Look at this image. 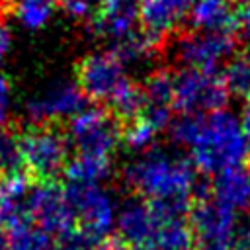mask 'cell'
I'll return each instance as SVG.
<instances>
[{"label": "cell", "mask_w": 250, "mask_h": 250, "mask_svg": "<svg viewBox=\"0 0 250 250\" xmlns=\"http://www.w3.org/2000/svg\"><path fill=\"white\" fill-rule=\"evenodd\" d=\"M248 152L250 139L234 113L219 109L203 115L199 137L191 146V158L199 170L221 174L238 168Z\"/></svg>", "instance_id": "6da1fadb"}, {"label": "cell", "mask_w": 250, "mask_h": 250, "mask_svg": "<svg viewBox=\"0 0 250 250\" xmlns=\"http://www.w3.org/2000/svg\"><path fill=\"white\" fill-rule=\"evenodd\" d=\"M125 178L137 189L156 199L184 197L193 186V172L186 160L168 156L160 148L145 152L125 168Z\"/></svg>", "instance_id": "7a4b0ae2"}, {"label": "cell", "mask_w": 250, "mask_h": 250, "mask_svg": "<svg viewBox=\"0 0 250 250\" xmlns=\"http://www.w3.org/2000/svg\"><path fill=\"white\" fill-rule=\"evenodd\" d=\"M227 102L229 90L217 72L184 68L174 76V107L180 113H211L223 109Z\"/></svg>", "instance_id": "3957f363"}, {"label": "cell", "mask_w": 250, "mask_h": 250, "mask_svg": "<svg viewBox=\"0 0 250 250\" xmlns=\"http://www.w3.org/2000/svg\"><path fill=\"white\" fill-rule=\"evenodd\" d=\"M23 164L39 178L55 176L66 162V137L51 125H33L20 137Z\"/></svg>", "instance_id": "277c9868"}, {"label": "cell", "mask_w": 250, "mask_h": 250, "mask_svg": "<svg viewBox=\"0 0 250 250\" xmlns=\"http://www.w3.org/2000/svg\"><path fill=\"white\" fill-rule=\"evenodd\" d=\"M236 49V41L230 33L215 31H189L180 35L174 43V55L186 68L203 72H217V66L227 61Z\"/></svg>", "instance_id": "5b68a950"}, {"label": "cell", "mask_w": 250, "mask_h": 250, "mask_svg": "<svg viewBox=\"0 0 250 250\" xmlns=\"http://www.w3.org/2000/svg\"><path fill=\"white\" fill-rule=\"evenodd\" d=\"M86 96L78 82L55 80L37 96L25 102V115L33 125H47L49 121L74 117L86 109Z\"/></svg>", "instance_id": "8992f818"}, {"label": "cell", "mask_w": 250, "mask_h": 250, "mask_svg": "<svg viewBox=\"0 0 250 250\" xmlns=\"http://www.w3.org/2000/svg\"><path fill=\"white\" fill-rule=\"evenodd\" d=\"M117 123L100 107H86L68 123V139L80 154L107 158L119 141Z\"/></svg>", "instance_id": "52a82bcc"}, {"label": "cell", "mask_w": 250, "mask_h": 250, "mask_svg": "<svg viewBox=\"0 0 250 250\" xmlns=\"http://www.w3.org/2000/svg\"><path fill=\"white\" fill-rule=\"evenodd\" d=\"M76 78L84 96L96 102H109L115 90L127 80L125 64L111 49L86 55L76 66Z\"/></svg>", "instance_id": "ba28073f"}, {"label": "cell", "mask_w": 250, "mask_h": 250, "mask_svg": "<svg viewBox=\"0 0 250 250\" xmlns=\"http://www.w3.org/2000/svg\"><path fill=\"white\" fill-rule=\"evenodd\" d=\"M137 23H139L137 0H100L98 12L90 23V31L98 37L119 43L135 33Z\"/></svg>", "instance_id": "9c48e42d"}, {"label": "cell", "mask_w": 250, "mask_h": 250, "mask_svg": "<svg viewBox=\"0 0 250 250\" xmlns=\"http://www.w3.org/2000/svg\"><path fill=\"white\" fill-rule=\"evenodd\" d=\"M66 203L70 207V211H76L82 221L84 227L92 232L104 230L109 223H111V203L109 197L94 184H72L66 191H64Z\"/></svg>", "instance_id": "30bf717a"}, {"label": "cell", "mask_w": 250, "mask_h": 250, "mask_svg": "<svg viewBox=\"0 0 250 250\" xmlns=\"http://www.w3.org/2000/svg\"><path fill=\"white\" fill-rule=\"evenodd\" d=\"M145 109L141 119H145L156 133L160 129H168L174 109V76L166 70L152 72L145 86Z\"/></svg>", "instance_id": "8fae6325"}, {"label": "cell", "mask_w": 250, "mask_h": 250, "mask_svg": "<svg viewBox=\"0 0 250 250\" xmlns=\"http://www.w3.org/2000/svg\"><path fill=\"white\" fill-rule=\"evenodd\" d=\"M195 0H141L139 2V21L143 31L162 39V35L176 29Z\"/></svg>", "instance_id": "7c38bea8"}, {"label": "cell", "mask_w": 250, "mask_h": 250, "mask_svg": "<svg viewBox=\"0 0 250 250\" xmlns=\"http://www.w3.org/2000/svg\"><path fill=\"white\" fill-rule=\"evenodd\" d=\"M189 21L195 31L230 33L240 27L238 6L230 0H195L189 10Z\"/></svg>", "instance_id": "4fadbf2b"}, {"label": "cell", "mask_w": 250, "mask_h": 250, "mask_svg": "<svg viewBox=\"0 0 250 250\" xmlns=\"http://www.w3.org/2000/svg\"><path fill=\"white\" fill-rule=\"evenodd\" d=\"M27 211L47 230L62 229L70 217V207L64 193L53 186H39L27 193Z\"/></svg>", "instance_id": "5bb4252c"}, {"label": "cell", "mask_w": 250, "mask_h": 250, "mask_svg": "<svg viewBox=\"0 0 250 250\" xmlns=\"http://www.w3.org/2000/svg\"><path fill=\"white\" fill-rule=\"evenodd\" d=\"M215 193L227 207H244L250 203V174L246 170L230 168L217 176Z\"/></svg>", "instance_id": "9a60e30c"}, {"label": "cell", "mask_w": 250, "mask_h": 250, "mask_svg": "<svg viewBox=\"0 0 250 250\" xmlns=\"http://www.w3.org/2000/svg\"><path fill=\"white\" fill-rule=\"evenodd\" d=\"M193 223H195V229L199 230V234L205 236L209 240V244H213L215 236L229 234L230 223H232V213H230V207H227L221 201H215V203L205 201L193 211Z\"/></svg>", "instance_id": "2e32d148"}, {"label": "cell", "mask_w": 250, "mask_h": 250, "mask_svg": "<svg viewBox=\"0 0 250 250\" xmlns=\"http://www.w3.org/2000/svg\"><path fill=\"white\" fill-rule=\"evenodd\" d=\"M160 41L162 39H158L146 31H135L127 39L115 43V47L111 51L121 59L123 64H143L154 55Z\"/></svg>", "instance_id": "e0dca14e"}, {"label": "cell", "mask_w": 250, "mask_h": 250, "mask_svg": "<svg viewBox=\"0 0 250 250\" xmlns=\"http://www.w3.org/2000/svg\"><path fill=\"white\" fill-rule=\"evenodd\" d=\"M107 104L111 105V111L115 113L117 119H121L125 123L137 121L143 115V109H145V94H143V88H139L131 80H125L115 90V94L111 96V100Z\"/></svg>", "instance_id": "ac0fdd59"}, {"label": "cell", "mask_w": 250, "mask_h": 250, "mask_svg": "<svg viewBox=\"0 0 250 250\" xmlns=\"http://www.w3.org/2000/svg\"><path fill=\"white\" fill-rule=\"evenodd\" d=\"M107 158L90 156V154H76L66 166L64 174L70 178L72 184H94L107 174Z\"/></svg>", "instance_id": "d6986e66"}, {"label": "cell", "mask_w": 250, "mask_h": 250, "mask_svg": "<svg viewBox=\"0 0 250 250\" xmlns=\"http://www.w3.org/2000/svg\"><path fill=\"white\" fill-rule=\"evenodd\" d=\"M55 6L57 0H16L14 14L25 29L35 31L49 21Z\"/></svg>", "instance_id": "ffe728a7"}, {"label": "cell", "mask_w": 250, "mask_h": 250, "mask_svg": "<svg viewBox=\"0 0 250 250\" xmlns=\"http://www.w3.org/2000/svg\"><path fill=\"white\" fill-rule=\"evenodd\" d=\"M229 94L246 98L250 102V53L232 57L223 72Z\"/></svg>", "instance_id": "44dd1931"}, {"label": "cell", "mask_w": 250, "mask_h": 250, "mask_svg": "<svg viewBox=\"0 0 250 250\" xmlns=\"http://www.w3.org/2000/svg\"><path fill=\"white\" fill-rule=\"evenodd\" d=\"M119 227L129 238L141 240L152 229V215L141 203H129L121 213Z\"/></svg>", "instance_id": "7402d4cb"}, {"label": "cell", "mask_w": 250, "mask_h": 250, "mask_svg": "<svg viewBox=\"0 0 250 250\" xmlns=\"http://www.w3.org/2000/svg\"><path fill=\"white\" fill-rule=\"evenodd\" d=\"M201 121H203V115H197V113H180V115H176L168 125V135H170L172 143L191 148L195 145L197 137H199Z\"/></svg>", "instance_id": "603a6c76"}, {"label": "cell", "mask_w": 250, "mask_h": 250, "mask_svg": "<svg viewBox=\"0 0 250 250\" xmlns=\"http://www.w3.org/2000/svg\"><path fill=\"white\" fill-rule=\"evenodd\" d=\"M23 164V154H21V143L20 137L8 131L0 133V172L16 174L18 168Z\"/></svg>", "instance_id": "cb8c5ba5"}, {"label": "cell", "mask_w": 250, "mask_h": 250, "mask_svg": "<svg viewBox=\"0 0 250 250\" xmlns=\"http://www.w3.org/2000/svg\"><path fill=\"white\" fill-rule=\"evenodd\" d=\"M154 135L156 131L145 121V119H137V121H131L127 123L125 131L121 133V139L123 143L131 148V150H145L150 146V143L154 141Z\"/></svg>", "instance_id": "d4e9b609"}, {"label": "cell", "mask_w": 250, "mask_h": 250, "mask_svg": "<svg viewBox=\"0 0 250 250\" xmlns=\"http://www.w3.org/2000/svg\"><path fill=\"white\" fill-rule=\"evenodd\" d=\"M10 250H53V246L45 234L33 232L25 225V227L14 229V234L10 240Z\"/></svg>", "instance_id": "484cf974"}, {"label": "cell", "mask_w": 250, "mask_h": 250, "mask_svg": "<svg viewBox=\"0 0 250 250\" xmlns=\"http://www.w3.org/2000/svg\"><path fill=\"white\" fill-rule=\"evenodd\" d=\"M10 104H12V90L6 76L0 74V133L4 131L8 117H10Z\"/></svg>", "instance_id": "4316f807"}, {"label": "cell", "mask_w": 250, "mask_h": 250, "mask_svg": "<svg viewBox=\"0 0 250 250\" xmlns=\"http://www.w3.org/2000/svg\"><path fill=\"white\" fill-rule=\"evenodd\" d=\"M57 4L70 18H86L92 10V2L88 0H57Z\"/></svg>", "instance_id": "83f0119b"}, {"label": "cell", "mask_w": 250, "mask_h": 250, "mask_svg": "<svg viewBox=\"0 0 250 250\" xmlns=\"http://www.w3.org/2000/svg\"><path fill=\"white\" fill-rule=\"evenodd\" d=\"M10 49H12V31H10L8 25L0 23V64L8 57Z\"/></svg>", "instance_id": "f1b7e54d"}, {"label": "cell", "mask_w": 250, "mask_h": 250, "mask_svg": "<svg viewBox=\"0 0 250 250\" xmlns=\"http://www.w3.org/2000/svg\"><path fill=\"white\" fill-rule=\"evenodd\" d=\"M61 250H90V238L88 234L76 236V238H68L66 244H62Z\"/></svg>", "instance_id": "f546056e"}, {"label": "cell", "mask_w": 250, "mask_h": 250, "mask_svg": "<svg viewBox=\"0 0 250 250\" xmlns=\"http://www.w3.org/2000/svg\"><path fill=\"white\" fill-rule=\"evenodd\" d=\"M238 21L240 27L250 35V0H242L238 6Z\"/></svg>", "instance_id": "4dcf8cb0"}, {"label": "cell", "mask_w": 250, "mask_h": 250, "mask_svg": "<svg viewBox=\"0 0 250 250\" xmlns=\"http://www.w3.org/2000/svg\"><path fill=\"white\" fill-rule=\"evenodd\" d=\"M240 123H242V129L246 133V137L250 139V102L244 105L242 109V115H240Z\"/></svg>", "instance_id": "1f68e13d"}, {"label": "cell", "mask_w": 250, "mask_h": 250, "mask_svg": "<svg viewBox=\"0 0 250 250\" xmlns=\"http://www.w3.org/2000/svg\"><path fill=\"white\" fill-rule=\"evenodd\" d=\"M0 250H8V244H6V240H4V234L0 232Z\"/></svg>", "instance_id": "d6a6232c"}, {"label": "cell", "mask_w": 250, "mask_h": 250, "mask_svg": "<svg viewBox=\"0 0 250 250\" xmlns=\"http://www.w3.org/2000/svg\"><path fill=\"white\" fill-rule=\"evenodd\" d=\"M102 250H123L121 246H105V248H102Z\"/></svg>", "instance_id": "836d02e7"}, {"label": "cell", "mask_w": 250, "mask_h": 250, "mask_svg": "<svg viewBox=\"0 0 250 250\" xmlns=\"http://www.w3.org/2000/svg\"><path fill=\"white\" fill-rule=\"evenodd\" d=\"M240 250H250V244H242V246H240Z\"/></svg>", "instance_id": "e575fe53"}, {"label": "cell", "mask_w": 250, "mask_h": 250, "mask_svg": "<svg viewBox=\"0 0 250 250\" xmlns=\"http://www.w3.org/2000/svg\"><path fill=\"white\" fill-rule=\"evenodd\" d=\"M2 4H4V0H0V6H2Z\"/></svg>", "instance_id": "d590c367"}, {"label": "cell", "mask_w": 250, "mask_h": 250, "mask_svg": "<svg viewBox=\"0 0 250 250\" xmlns=\"http://www.w3.org/2000/svg\"><path fill=\"white\" fill-rule=\"evenodd\" d=\"M88 2H94V0H88Z\"/></svg>", "instance_id": "8d00e7d4"}]
</instances>
